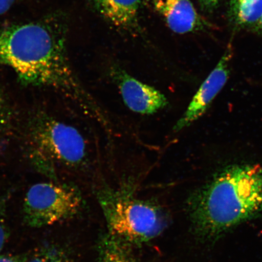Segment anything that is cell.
I'll use <instances>...</instances> for the list:
<instances>
[{
  "instance_id": "cell-4",
  "label": "cell",
  "mask_w": 262,
  "mask_h": 262,
  "mask_svg": "<svg viewBox=\"0 0 262 262\" xmlns=\"http://www.w3.org/2000/svg\"><path fill=\"white\" fill-rule=\"evenodd\" d=\"M29 156L49 175L58 166L78 168L86 159V143L75 127L44 112L33 115L27 127Z\"/></svg>"
},
{
  "instance_id": "cell-13",
  "label": "cell",
  "mask_w": 262,
  "mask_h": 262,
  "mask_svg": "<svg viewBox=\"0 0 262 262\" xmlns=\"http://www.w3.org/2000/svg\"><path fill=\"white\" fill-rule=\"evenodd\" d=\"M24 262H72L67 252L59 246H42L25 258Z\"/></svg>"
},
{
  "instance_id": "cell-18",
  "label": "cell",
  "mask_w": 262,
  "mask_h": 262,
  "mask_svg": "<svg viewBox=\"0 0 262 262\" xmlns=\"http://www.w3.org/2000/svg\"><path fill=\"white\" fill-rule=\"evenodd\" d=\"M256 28L258 30L262 32V17L261 18L259 22H258V24L256 25Z\"/></svg>"
},
{
  "instance_id": "cell-15",
  "label": "cell",
  "mask_w": 262,
  "mask_h": 262,
  "mask_svg": "<svg viewBox=\"0 0 262 262\" xmlns=\"http://www.w3.org/2000/svg\"><path fill=\"white\" fill-rule=\"evenodd\" d=\"M19 0H0V15L10 11Z\"/></svg>"
},
{
  "instance_id": "cell-2",
  "label": "cell",
  "mask_w": 262,
  "mask_h": 262,
  "mask_svg": "<svg viewBox=\"0 0 262 262\" xmlns=\"http://www.w3.org/2000/svg\"><path fill=\"white\" fill-rule=\"evenodd\" d=\"M188 209L195 234L204 241H217L262 214L261 167H228L190 196Z\"/></svg>"
},
{
  "instance_id": "cell-6",
  "label": "cell",
  "mask_w": 262,
  "mask_h": 262,
  "mask_svg": "<svg viewBox=\"0 0 262 262\" xmlns=\"http://www.w3.org/2000/svg\"><path fill=\"white\" fill-rule=\"evenodd\" d=\"M232 52L229 48L200 87L183 116L177 122L173 130L179 132L191 125L206 112L217 95L224 87L229 77V63Z\"/></svg>"
},
{
  "instance_id": "cell-3",
  "label": "cell",
  "mask_w": 262,
  "mask_h": 262,
  "mask_svg": "<svg viewBox=\"0 0 262 262\" xmlns=\"http://www.w3.org/2000/svg\"><path fill=\"white\" fill-rule=\"evenodd\" d=\"M97 196L110 234L125 243H146L168 227L165 210L155 203L136 198L130 188H103Z\"/></svg>"
},
{
  "instance_id": "cell-5",
  "label": "cell",
  "mask_w": 262,
  "mask_h": 262,
  "mask_svg": "<svg viewBox=\"0 0 262 262\" xmlns=\"http://www.w3.org/2000/svg\"><path fill=\"white\" fill-rule=\"evenodd\" d=\"M82 204L80 192L73 186L56 182L37 183L26 193L23 217L29 227H49L73 217Z\"/></svg>"
},
{
  "instance_id": "cell-8",
  "label": "cell",
  "mask_w": 262,
  "mask_h": 262,
  "mask_svg": "<svg viewBox=\"0 0 262 262\" xmlns=\"http://www.w3.org/2000/svg\"><path fill=\"white\" fill-rule=\"evenodd\" d=\"M151 2L170 29L177 34L198 31L208 25L190 0H151Z\"/></svg>"
},
{
  "instance_id": "cell-7",
  "label": "cell",
  "mask_w": 262,
  "mask_h": 262,
  "mask_svg": "<svg viewBox=\"0 0 262 262\" xmlns=\"http://www.w3.org/2000/svg\"><path fill=\"white\" fill-rule=\"evenodd\" d=\"M113 73L124 103L133 112L152 115L168 105L169 101L165 95L156 88L142 83L119 69Z\"/></svg>"
},
{
  "instance_id": "cell-10",
  "label": "cell",
  "mask_w": 262,
  "mask_h": 262,
  "mask_svg": "<svg viewBox=\"0 0 262 262\" xmlns=\"http://www.w3.org/2000/svg\"><path fill=\"white\" fill-rule=\"evenodd\" d=\"M97 262H134L126 243L112 234L104 235L98 247Z\"/></svg>"
},
{
  "instance_id": "cell-16",
  "label": "cell",
  "mask_w": 262,
  "mask_h": 262,
  "mask_svg": "<svg viewBox=\"0 0 262 262\" xmlns=\"http://www.w3.org/2000/svg\"><path fill=\"white\" fill-rule=\"evenodd\" d=\"M26 257L12 254H0V262H24Z\"/></svg>"
},
{
  "instance_id": "cell-9",
  "label": "cell",
  "mask_w": 262,
  "mask_h": 262,
  "mask_svg": "<svg viewBox=\"0 0 262 262\" xmlns=\"http://www.w3.org/2000/svg\"><path fill=\"white\" fill-rule=\"evenodd\" d=\"M98 14L116 27L130 30L138 25L141 0H89Z\"/></svg>"
},
{
  "instance_id": "cell-1",
  "label": "cell",
  "mask_w": 262,
  "mask_h": 262,
  "mask_svg": "<svg viewBox=\"0 0 262 262\" xmlns=\"http://www.w3.org/2000/svg\"><path fill=\"white\" fill-rule=\"evenodd\" d=\"M67 19L52 13L37 20L0 26V64L24 84L57 91L102 123L106 116L82 86L68 60Z\"/></svg>"
},
{
  "instance_id": "cell-17",
  "label": "cell",
  "mask_w": 262,
  "mask_h": 262,
  "mask_svg": "<svg viewBox=\"0 0 262 262\" xmlns=\"http://www.w3.org/2000/svg\"><path fill=\"white\" fill-rule=\"evenodd\" d=\"M202 7L206 10H212L217 6L221 0H198Z\"/></svg>"
},
{
  "instance_id": "cell-11",
  "label": "cell",
  "mask_w": 262,
  "mask_h": 262,
  "mask_svg": "<svg viewBox=\"0 0 262 262\" xmlns=\"http://www.w3.org/2000/svg\"><path fill=\"white\" fill-rule=\"evenodd\" d=\"M230 12L237 25H257L262 17V0H231Z\"/></svg>"
},
{
  "instance_id": "cell-14",
  "label": "cell",
  "mask_w": 262,
  "mask_h": 262,
  "mask_svg": "<svg viewBox=\"0 0 262 262\" xmlns=\"http://www.w3.org/2000/svg\"><path fill=\"white\" fill-rule=\"evenodd\" d=\"M9 233V229L5 214V209L0 203V253L7 243Z\"/></svg>"
},
{
  "instance_id": "cell-12",
  "label": "cell",
  "mask_w": 262,
  "mask_h": 262,
  "mask_svg": "<svg viewBox=\"0 0 262 262\" xmlns=\"http://www.w3.org/2000/svg\"><path fill=\"white\" fill-rule=\"evenodd\" d=\"M15 109L7 93L0 88V145L5 143L14 127Z\"/></svg>"
}]
</instances>
